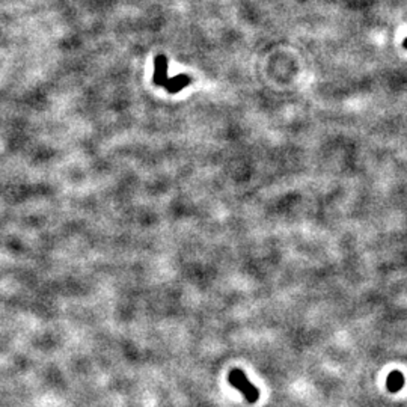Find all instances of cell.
Listing matches in <instances>:
<instances>
[{
    "label": "cell",
    "mask_w": 407,
    "mask_h": 407,
    "mask_svg": "<svg viewBox=\"0 0 407 407\" xmlns=\"http://www.w3.org/2000/svg\"><path fill=\"white\" fill-rule=\"evenodd\" d=\"M228 380L231 383V386H234L236 389H239L243 396L249 401V402H255L258 398H260V390L251 383V380L246 377V374L239 369V368H234L230 375H228Z\"/></svg>",
    "instance_id": "6da1fadb"
},
{
    "label": "cell",
    "mask_w": 407,
    "mask_h": 407,
    "mask_svg": "<svg viewBox=\"0 0 407 407\" xmlns=\"http://www.w3.org/2000/svg\"><path fill=\"white\" fill-rule=\"evenodd\" d=\"M154 76H152V82L157 86H164V83L167 82V58L164 55H158L154 61Z\"/></svg>",
    "instance_id": "7a4b0ae2"
},
{
    "label": "cell",
    "mask_w": 407,
    "mask_h": 407,
    "mask_svg": "<svg viewBox=\"0 0 407 407\" xmlns=\"http://www.w3.org/2000/svg\"><path fill=\"white\" fill-rule=\"evenodd\" d=\"M191 83V77L185 76V74H179L175 76L172 79H167V82L164 83V88L169 94H178L182 88L188 86Z\"/></svg>",
    "instance_id": "3957f363"
},
{
    "label": "cell",
    "mask_w": 407,
    "mask_h": 407,
    "mask_svg": "<svg viewBox=\"0 0 407 407\" xmlns=\"http://www.w3.org/2000/svg\"><path fill=\"white\" fill-rule=\"evenodd\" d=\"M402 384H404V377L401 375V372L393 371L389 374V377H387V389L389 390L396 392L402 387Z\"/></svg>",
    "instance_id": "277c9868"
},
{
    "label": "cell",
    "mask_w": 407,
    "mask_h": 407,
    "mask_svg": "<svg viewBox=\"0 0 407 407\" xmlns=\"http://www.w3.org/2000/svg\"><path fill=\"white\" fill-rule=\"evenodd\" d=\"M402 47H404V49L407 50V38H405V40L402 41Z\"/></svg>",
    "instance_id": "5b68a950"
}]
</instances>
